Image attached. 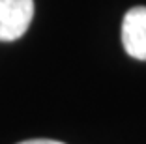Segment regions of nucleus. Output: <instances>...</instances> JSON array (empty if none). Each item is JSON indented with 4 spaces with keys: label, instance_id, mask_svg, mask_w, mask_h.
<instances>
[{
    "label": "nucleus",
    "instance_id": "obj_2",
    "mask_svg": "<svg viewBox=\"0 0 146 144\" xmlns=\"http://www.w3.org/2000/svg\"><path fill=\"white\" fill-rule=\"evenodd\" d=\"M122 45L131 58L146 60V8L137 6L124 15Z\"/></svg>",
    "mask_w": 146,
    "mask_h": 144
},
{
    "label": "nucleus",
    "instance_id": "obj_3",
    "mask_svg": "<svg viewBox=\"0 0 146 144\" xmlns=\"http://www.w3.org/2000/svg\"><path fill=\"white\" fill-rule=\"evenodd\" d=\"M19 144H64L60 140H51V139H30V140H23Z\"/></svg>",
    "mask_w": 146,
    "mask_h": 144
},
{
    "label": "nucleus",
    "instance_id": "obj_1",
    "mask_svg": "<svg viewBox=\"0 0 146 144\" xmlns=\"http://www.w3.org/2000/svg\"><path fill=\"white\" fill-rule=\"evenodd\" d=\"M34 17V0H0V41H15Z\"/></svg>",
    "mask_w": 146,
    "mask_h": 144
}]
</instances>
